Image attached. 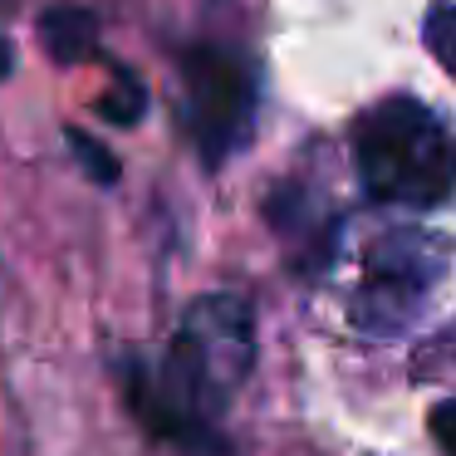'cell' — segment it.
<instances>
[{"instance_id":"6da1fadb","label":"cell","mask_w":456,"mask_h":456,"mask_svg":"<svg viewBox=\"0 0 456 456\" xmlns=\"http://www.w3.org/2000/svg\"><path fill=\"white\" fill-rule=\"evenodd\" d=\"M256 363V319L236 295L187 305L162 358H118V387L138 427L182 456H226L221 412Z\"/></svg>"},{"instance_id":"7a4b0ae2","label":"cell","mask_w":456,"mask_h":456,"mask_svg":"<svg viewBox=\"0 0 456 456\" xmlns=\"http://www.w3.org/2000/svg\"><path fill=\"white\" fill-rule=\"evenodd\" d=\"M354 172L387 207L436 211L456 197V133L417 99H383L354 123Z\"/></svg>"},{"instance_id":"3957f363","label":"cell","mask_w":456,"mask_h":456,"mask_svg":"<svg viewBox=\"0 0 456 456\" xmlns=\"http://www.w3.org/2000/svg\"><path fill=\"white\" fill-rule=\"evenodd\" d=\"M182 94H187V123L191 142H197L201 162L221 167L250 142L256 128V69L246 54L226 50V45H197L182 54Z\"/></svg>"},{"instance_id":"277c9868","label":"cell","mask_w":456,"mask_h":456,"mask_svg":"<svg viewBox=\"0 0 456 456\" xmlns=\"http://www.w3.org/2000/svg\"><path fill=\"white\" fill-rule=\"evenodd\" d=\"M436 280H442V250H436V240L387 236L363 265V289H358L354 319L363 329L393 334V329H403V319H412L422 309V299L432 295Z\"/></svg>"},{"instance_id":"5b68a950","label":"cell","mask_w":456,"mask_h":456,"mask_svg":"<svg viewBox=\"0 0 456 456\" xmlns=\"http://www.w3.org/2000/svg\"><path fill=\"white\" fill-rule=\"evenodd\" d=\"M40 45L54 64H84L99 45V20L84 5H54L40 15Z\"/></svg>"},{"instance_id":"8992f818","label":"cell","mask_w":456,"mask_h":456,"mask_svg":"<svg viewBox=\"0 0 456 456\" xmlns=\"http://www.w3.org/2000/svg\"><path fill=\"white\" fill-rule=\"evenodd\" d=\"M99 113H103V123H113V128H133V123L148 113V89H142L128 69H113V89L99 99Z\"/></svg>"},{"instance_id":"52a82bcc","label":"cell","mask_w":456,"mask_h":456,"mask_svg":"<svg viewBox=\"0 0 456 456\" xmlns=\"http://www.w3.org/2000/svg\"><path fill=\"white\" fill-rule=\"evenodd\" d=\"M427 50H432V60L456 79V5L432 11V20H427Z\"/></svg>"},{"instance_id":"ba28073f","label":"cell","mask_w":456,"mask_h":456,"mask_svg":"<svg viewBox=\"0 0 456 456\" xmlns=\"http://www.w3.org/2000/svg\"><path fill=\"white\" fill-rule=\"evenodd\" d=\"M69 148H74V158L84 162V172H89L94 182H118V162H113V152L109 148H99V142L89 138V133H79V128H69Z\"/></svg>"},{"instance_id":"9c48e42d","label":"cell","mask_w":456,"mask_h":456,"mask_svg":"<svg viewBox=\"0 0 456 456\" xmlns=\"http://www.w3.org/2000/svg\"><path fill=\"white\" fill-rule=\"evenodd\" d=\"M432 436H436V446H442V456H456V397L432 412Z\"/></svg>"},{"instance_id":"30bf717a","label":"cell","mask_w":456,"mask_h":456,"mask_svg":"<svg viewBox=\"0 0 456 456\" xmlns=\"http://www.w3.org/2000/svg\"><path fill=\"white\" fill-rule=\"evenodd\" d=\"M5 74H11V45L0 40V79H5Z\"/></svg>"}]
</instances>
